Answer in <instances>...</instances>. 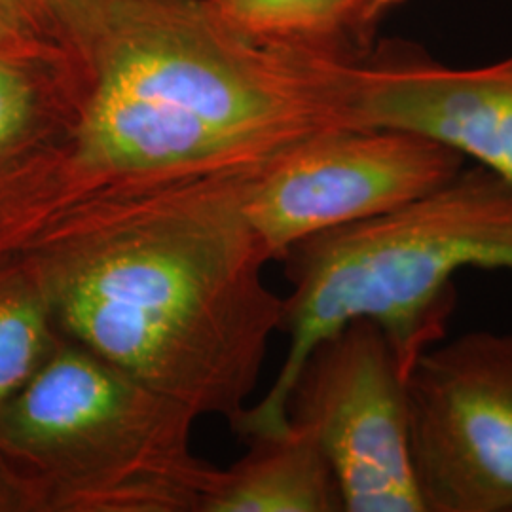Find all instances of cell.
<instances>
[{
	"label": "cell",
	"instance_id": "cell-1",
	"mask_svg": "<svg viewBox=\"0 0 512 512\" xmlns=\"http://www.w3.org/2000/svg\"><path fill=\"white\" fill-rule=\"evenodd\" d=\"M256 169L165 183L54 179L0 220V264L37 279L65 338L198 418L232 425L283 315L264 281L272 260L243 211Z\"/></svg>",
	"mask_w": 512,
	"mask_h": 512
},
{
	"label": "cell",
	"instance_id": "cell-2",
	"mask_svg": "<svg viewBox=\"0 0 512 512\" xmlns=\"http://www.w3.org/2000/svg\"><path fill=\"white\" fill-rule=\"evenodd\" d=\"M67 164L92 181L165 183L255 169L357 124V63L253 42L203 0H112L78 46Z\"/></svg>",
	"mask_w": 512,
	"mask_h": 512
},
{
	"label": "cell",
	"instance_id": "cell-3",
	"mask_svg": "<svg viewBox=\"0 0 512 512\" xmlns=\"http://www.w3.org/2000/svg\"><path fill=\"white\" fill-rule=\"evenodd\" d=\"M279 262L291 283L289 349L268 393L230 427L247 440L285 435L287 403L311 349L355 319L378 323L406 374L437 344L465 268L512 272V184L475 165L399 211L296 243Z\"/></svg>",
	"mask_w": 512,
	"mask_h": 512
},
{
	"label": "cell",
	"instance_id": "cell-4",
	"mask_svg": "<svg viewBox=\"0 0 512 512\" xmlns=\"http://www.w3.org/2000/svg\"><path fill=\"white\" fill-rule=\"evenodd\" d=\"M196 412L61 338L0 410V473L19 512H200L219 469Z\"/></svg>",
	"mask_w": 512,
	"mask_h": 512
},
{
	"label": "cell",
	"instance_id": "cell-5",
	"mask_svg": "<svg viewBox=\"0 0 512 512\" xmlns=\"http://www.w3.org/2000/svg\"><path fill=\"white\" fill-rule=\"evenodd\" d=\"M287 416L319 442L344 511L425 512L406 370L378 323L349 321L311 349L294 380Z\"/></svg>",
	"mask_w": 512,
	"mask_h": 512
},
{
	"label": "cell",
	"instance_id": "cell-6",
	"mask_svg": "<svg viewBox=\"0 0 512 512\" xmlns=\"http://www.w3.org/2000/svg\"><path fill=\"white\" fill-rule=\"evenodd\" d=\"M465 162L408 129H338L253 171L243 211L274 262L315 234L418 202L452 181Z\"/></svg>",
	"mask_w": 512,
	"mask_h": 512
},
{
	"label": "cell",
	"instance_id": "cell-7",
	"mask_svg": "<svg viewBox=\"0 0 512 512\" xmlns=\"http://www.w3.org/2000/svg\"><path fill=\"white\" fill-rule=\"evenodd\" d=\"M406 395L425 512H512V330L421 351Z\"/></svg>",
	"mask_w": 512,
	"mask_h": 512
},
{
	"label": "cell",
	"instance_id": "cell-8",
	"mask_svg": "<svg viewBox=\"0 0 512 512\" xmlns=\"http://www.w3.org/2000/svg\"><path fill=\"white\" fill-rule=\"evenodd\" d=\"M361 128L408 129L512 184V54L448 67L420 50H374L357 69Z\"/></svg>",
	"mask_w": 512,
	"mask_h": 512
},
{
	"label": "cell",
	"instance_id": "cell-9",
	"mask_svg": "<svg viewBox=\"0 0 512 512\" xmlns=\"http://www.w3.org/2000/svg\"><path fill=\"white\" fill-rule=\"evenodd\" d=\"M82 95L84 80L71 57L54 63L0 57V209L52 167Z\"/></svg>",
	"mask_w": 512,
	"mask_h": 512
},
{
	"label": "cell",
	"instance_id": "cell-10",
	"mask_svg": "<svg viewBox=\"0 0 512 512\" xmlns=\"http://www.w3.org/2000/svg\"><path fill=\"white\" fill-rule=\"evenodd\" d=\"M239 35L289 54L357 63L406 0H203Z\"/></svg>",
	"mask_w": 512,
	"mask_h": 512
},
{
	"label": "cell",
	"instance_id": "cell-11",
	"mask_svg": "<svg viewBox=\"0 0 512 512\" xmlns=\"http://www.w3.org/2000/svg\"><path fill=\"white\" fill-rule=\"evenodd\" d=\"M249 442L245 458L219 469L200 512L344 511L329 459L306 427Z\"/></svg>",
	"mask_w": 512,
	"mask_h": 512
},
{
	"label": "cell",
	"instance_id": "cell-12",
	"mask_svg": "<svg viewBox=\"0 0 512 512\" xmlns=\"http://www.w3.org/2000/svg\"><path fill=\"white\" fill-rule=\"evenodd\" d=\"M61 338L37 279L0 264V410L48 363Z\"/></svg>",
	"mask_w": 512,
	"mask_h": 512
},
{
	"label": "cell",
	"instance_id": "cell-13",
	"mask_svg": "<svg viewBox=\"0 0 512 512\" xmlns=\"http://www.w3.org/2000/svg\"><path fill=\"white\" fill-rule=\"evenodd\" d=\"M44 33L73 57L112 0H23Z\"/></svg>",
	"mask_w": 512,
	"mask_h": 512
},
{
	"label": "cell",
	"instance_id": "cell-14",
	"mask_svg": "<svg viewBox=\"0 0 512 512\" xmlns=\"http://www.w3.org/2000/svg\"><path fill=\"white\" fill-rule=\"evenodd\" d=\"M0 57L54 63L71 55L44 33L23 0H0Z\"/></svg>",
	"mask_w": 512,
	"mask_h": 512
}]
</instances>
